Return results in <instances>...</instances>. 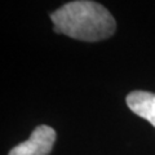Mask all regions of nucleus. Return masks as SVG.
Returning <instances> with one entry per match:
<instances>
[{
	"label": "nucleus",
	"mask_w": 155,
	"mask_h": 155,
	"mask_svg": "<svg viewBox=\"0 0 155 155\" xmlns=\"http://www.w3.org/2000/svg\"><path fill=\"white\" fill-rule=\"evenodd\" d=\"M127 105L140 118L155 127V93L146 91H133L127 96Z\"/></svg>",
	"instance_id": "3"
},
{
	"label": "nucleus",
	"mask_w": 155,
	"mask_h": 155,
	"mask_svg": "<svg viewBox=\"0 0 155 155\" xmlns=\"http://www.w3.org/2000/svg\"><path fill=\"white\" fill-rule=\"evenodd\" d=\"M53 31L81 41H100L113 36L116 22L111 13L100 3L75 0L51 14Z\"/></svg>",
	"instance_id": "1"
},
{
	"label": "nucleus",
	"mask_w": 155,
	"mask_h": 155,
	"mask_svg": "<svg viewBox=\"0 0 155 155\" xmlns=\"http://www.w3.org/2000/svg\"><path fill=\"white\" fill-rule=\"evenodd\" d=\"M56 130L49 125H39L30 138L14 146L8 155H49L56 141Z\"/></svg>",
	"instance_id": "2"
}]
</instances>
